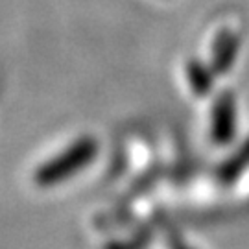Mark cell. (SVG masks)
<instances>
[{"mask_svg": "<svg viewBox=\"0 0 249 249\" xmlns=\"http://www.w3.org/2000/svg\"><path fill=\"white\" fill-rule=\"evenodd\" d=\"M100 153L98 139L92 135H80L67 144L59 153L41 162L34 172V183L41 188H52L78 176L92 164Z\"/></svg>", "mask_w": 249, "mask_h": 249, "instance_id": "1", "label": "cell"}, {"mask_svg": "<svg viewBox=\"0 0 249 249\" xmlns=\"http://www.w3.org/2000/svg\"><path fill=\"white\" fill-rule=\"evenodd\" d=\"M238 131V102L232 90H222L211 107V141L216 146H229Z\"/></svg>", "mask_w": 249, "mask_h": 249, "instance_id": "2", "label": "cell"}, {"mask_svg": "<svg viewBox=\"0 0 249 249\" xmlns=\"http://www.w3.org/2000/svg\"><path fill=\"white\" fill-rule=\"evenodd\" d=\"M240 36L231 30V28H223L218 32V36L213 43V52H211V65H213L214 72L218 76H225L229 74L234 63L238 59V52H240Z\"/></svg>", "mask_w": 249, "mask_h": 249, "instance_id": "3", "label": "cell"}, {"mask_svg": "<svg viewBox=\"0 0 249 249\" xmlns=\"http://www.w3.org/2000/svg\"><path fill=\"white\" fill-rule=\"evenodd\" d=\"M185 76H187V83L190 90L203 98L209 96L214 89V80H216V72H214L211 63L203 61L199 57H190L185 63Z\"/></svg>", "mask_w": 249, "mask_h": 249, "instance_id": "4", "label": "cell"}, {"mask_svg": "<svg viewBox=\"0 0 249 249\" xmlns=\"http://www.w3.org/2000/svg\"><path fill=\"white\" fill-rule=\"evenodd\" d=\"M249 168V135L242 141L236 150L225 160L216 166V179L222 185H232L234 181L242 178V174Z\"/></svg>", "mask_w": 249, "mask_h": 249, "instance_id": "5", "label": "cell"}, {"mask_svg": "<svg viewBox=\"0 0 249 249\" xmlns=\"http://www.w3.org/2000/svg\"><path fill=\"white\" fill-rule=\"evenodd\" d=\"M150 242L148 234H137L131 238H120V240H111L107 242L102 249H146Z\"/></svg>", "mask_w": 249, "mask_h": 249, "instance_id": "6", "label": "cell"}, {"mask_svg": "<svg viewBox=\"0 0 249 249\" xmlns=\"http://www.w3.org/2000/svg\"><path fill=\"white\" fill-rule=\"evenodd\" d=\"M170 249H196V248H194V246H190V244H187V242L178 240V242H172Z\"/></svg>", "mask_w": 249, "mask_h": 249, "instance_id": "7", "label": "cell"}]
</instances>
